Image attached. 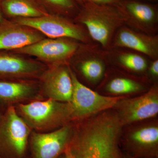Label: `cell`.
<instances>
[{
  "mask_svg": "<svg viewBox=\"0 0 158 158\" xmlns=\"http://www.w3.org/2000/svg\"><path fill=\"white\" fill-rule=\"evenodd\" d=\"M74 122L65 158H123V126L113 109Z\"/></svg>",
  "mask_w": 158,
  "mask_h": 158,
  "instance_id": "cell-1",
  "label": "cell"
},
{
  "mask_svg": "<svg viewBox=\"0 0 158 158\" xmlns=\"http://www.w3.org/2000/svg\"><path fill=\"white\" fill-rule=\"evenodd\" d=\"M14 106L20 117L35 131L48 132L74 121L71 103L46 99Z\"/></svg>",
  "mask_w": 158,
  "mask_h": 158,
  "instance_id": "cell-2",
  "label": "cell"
},
{
  "mask_svg": "<svg viewBox=\"0 0 158 158\" xmlns=\"http://www.w3.org/2000/svg\"><path fill=\"white\" fill-rule=\"evenodd\" d=\"M75 19L86 27L90 38L105 48L110 47L116 31L124 24L118 6L89 2H85L80 7Z\"/></svg>",
  "mask_w": 158,
  "mask_h": 158,
  "instance_id": "cell-3",
  "label": "cell"
},
{
  "mask_svg": "<svg viewBox=\"0 0 158 158\" xmlns=\"http://www.w3.org/2000/svg\"><path fill=\"white\" fill-rule=\"evenodd\" d=\"M32 130L14 106L6 107L0 120V158H23Z\"/></svg>",
  "mask_w": 158,
  "mask_h": 158,
  "instance_id": "cell-4",
  "label": "cell"
},
{
  "mask_svg": "<svg viewBox=\"0 0 158 158\" xmlns=\"http://www.w3.org/2000/svg\"><path fill=\"white\" fill-rule=\"evenodd\" d=\"M135 123L129 125L125 132L122 130L120 139L122 151L134 158H158L157 122Z\"/></svg>",
  "mask_w": 158,
  "mask_h": 158,
  "instance_id": "cell-5",
  "label": "cell"
},
{
  "mask_svg": "<svg viewBox=\"0 0 158 158\" xmlns=\"http://www.w3.org/2000/svg\"><path fill=\"white\" fill-rule=\"evenodd\" d=\"M11 20L35 29L48 38H69L84 43L90 41L88 32L81 27L59 15L49 13L40 17Z\"/></svg>",
  "mask_w": 158,
  "mask_h": 158,
  "instance_id": "cell-6",
  "label": "cell"
},
{
  "mask_svg": "<svg viewBox=\"0 0 158 158\" xmlns=\"http://www.w3.org/2000/svg\"><path fill=\"white\" fill-rule=\"evenodd\" d=\"M69 38H44L35 43L10 51L21 55L36 57L49 66L66 64L79 48V44Z\"/></svg>",
  "mask_w": 158,
  "mask_h": 158,
  "instance_id": "cell-7",
  "label": "cell"
},
{
  "mask_svg": "<svg viewBox=\"0 0 158 158\" xmlns=\"http://www.w3.org/2000/svg\"><path fill=\"white\" fill-rule=\"evenodd\" d=\"M70 73L73 83L71 103L73 108L74 121L113 109L118 101L125 97L101 95L82 84L71 69Z\"/></svg>",
  "mask_w": 158,
  "mask_h": 158,
  "instance_id": "cell-8",
  "label": "cell"
},
{
  "mask_svg": "<svg viewBox=\"0 0 158 158\" xmlns=\"http://www.w3.org/2000/svg\"><path fill=\"white\" fill-rule=\"evenodd\" d=\"M113 109L123 127L155 117L158 113L157 86L141 96L121 99Z\"/></svg>",
  "mask_w": 158,
  "mask_h": 158,
  "instance_id": "cell-9",
  "label": "cell"
},
{
  "mask_svg": "<svg viewBox=\"0 0 158 158\" xmlns=\"http://www.w3.org/2000/svg\"><path fill=\"white\" fill-rule=\"evenodd\" d=\"M141 0H123L118 7L124 24L135 31L156 35L158 29L157 5Z\"/></svg>",
  "mask_w": 158,
  "mask_h": 158,
  "instance_id": "cell-10",
  "label": "cell"
},
{
  "mask_svg": "<svg viewBox=\"0 0 158 158\" xmlns=\"http://www.w3.org/2000/svg\"><path fill=\"white\" fill-rule=\"evenodd\" d=\"M73 126L72 122L48 132L32 131L29 140L32 158H57L61 155L69 141Z\"/></svg>",
  "mask_w": 158,
  "mask_h": 158,
  "instance_id": "cell-11",
  "label": "cell"
},
{
  "mask_svg": "<svg viewBox=\"0 0 158 158\" xmlns=\"http://www.w3.org/2000/svg\"><path fill=\"white\" fill-rule=\"evenodd\" d=\"M67 64L49 66L39 77L40 93L44 98L71 103L73 83Z\"/></svg>",
  "mask_w": 158,
  "mask_h": 158,
  "instance_id": "cell-12",
  "label": "cell"
},
{
  "mask_svg": "<svg viewBox=\"0 0 158 158\" xmlns=\"http://www.w3.org/2000/svg\"><path fill=\"white\" fill-rule=\"evenodd\" d=\"M48 67L40 61L10 51H0V80H35Z\"/></svg>",
  "mask_w": 158,
  "mask_h": 158,
  "instance_id": "cell-13",
  "label": "cell"
},
{
  "mask_svg": "<svg viewBox=\"0 0 158 158\" xmlns=\"http://www.w3.org/2000/svg\"><path fill=\"white\" fill-rule=\"evenodd\" d=\"M110 47L130 49L154 60L158 59V36L144 34L123 26L116 31Z\"/></svg>",
  "mask_w": 158,
  "mask_h": 158,
  "instance_id": "cell-14",
  "label": "cell"
},
{
  "mask_svg": "<svg viewBox=\"0 0 158 158\" xmlns=\"http://www.w3.org/2000/svg\"><path fill=\"white\" fill-rule=\"evenodd\" d=\"M43 98L35 80H0V103L5 107Z\"/></svg>",
  "mask_w": 158,
  "mask_h": 158,
  "instance_id": "cell-15",
  "label": "cell"
},
{
  "mask_svg": "<svg viewBox=\"0 0 158 158\" xmlns=\"http://www.w3.org/2000/svg\"><path fill=\"white\" fill-rule=\"evenodd\" d=\"M45 38L35 29L6 19L0 23V51H13Z\"/></svg>",
  "mask_w": 158,
  "mask_h": 158,
  "instance_id": "cell-16",
  "label": "cell"
},
{
  "mask_svg": "<svg viewBox=\"0 0 158 158\" xmlns=\"http://www.w3.org/2000/svg\"><path fill=\"white\" fill-rule=\"evenodd\" d=\"M0 9L7 19L33 18L49 13L37 0H2Z\"/></svg>",
  "mask_w": 158,
  "mask_h": 158,
  "instance_id": "cell-17",
  "label": "cell"
},
{
  "mask_svg": "<svg viewBox=\"0 0 158 158\" xmlns=\"http://www.w3.org/2000/svg\"><path fill=\"white\" fill-rule=\"evenodd\" d=\"M78 67L82 75L91 83L100 81L105 73L104 62L99 56L85 58L79 63Z\"/></svg>",
  "mask_w": 158,
  "mask_h": 158,
  "instance_id": "cell-18",
  "label": "cell"
},
{
  "mask_svg": "<svg viewBox=\"0 0 158 158\" xmlns=\"http://www.w3.org/2000/svg\"><path fill=\"white\" fill-rule=\"evenodd\" d=\"M106 90L115 94L139 93L145 90V87L140 82L126 77H116L111 79L106 85Z\"/></svg>",
  "mask_w": 158,
  "mask_h": 158,
  "instance_id": "cell-19",
  "label": "cell"
},
{
  "mask_svg": "<svg viewBox=\"0 0 158 158\" xmlns=\"http://www.w3.org/2000/svg\"><path fill=\"white\" fill-rule=\"evenodd\" d=\"M50 14L76 16L80 7L74 0H37Z\"/></svg>",
  "mask_w": 158,
  "mask_h": 158,
  "instance_id": "cell-20",
  "label": "cell"
},
{
  "mask_svg": "<svg viewBox=\"0 0 158 158\" xmlns=\"http://www.w3.org/2000/svg\"><path fill=\"white\" fill-rule=\"evenodd\" d=\"M115 60L118 65L128 70L141 73L147 70L148 64L144 57L138 53L120 52L116 54Z\"/></svg>",
  "mask_w": 158,
  "mask_h": 158,
  "instance_id": "cell-21",
  "label": "cell"
},
{
  "mask_svg": "<svg viewBox=\"0 0 158 158\" xmlns=\"http://www.w3.org/2000/svg\"><path fill=\"white\" fill-rule=\"evenodd\" d=\"M83 1H84V2H89L97 4V5L118 6L123 0H83Z\"/></svg>",
  "mask_w": 158,
  "mask_h": 158,
  "instance_id": "cell-22",
  "label": "cell"
},
{
  "mask_svg": "<svg viewBox=\"0 0 158 158\" xmlns=\"http://www.w3.org/2000/svg\"><path fill=\"white\" fill-rule=\"evenodd\" d=\"M149 73L152 77L157 78L158 76V60L154 59L150 65Z\"/></svg>",
  "mask_w": 158,
  "mask_h": 158,
  "instance_id": "cell-23",
  "label": "cell"
},
{
  "mask_svg": "<svg viewBox=\"0 0 158 158\" xmlns=\"http://www.w3.org/2000/svg\"><path fill=\"white\" fill-rule=\"evenodd\" d=\"M6 108L0 103V120H1L2 116H3V113H4V111H5Z\"/></svg>",
  "mask_w": 158,
  "mask_h": 158,
  "instance_id": "cell-24",
  "label": "cell"
},
{
  "mask_svg": "<svg viewBox=\"0 0 158 158\" xmlns=\"http://www.w3.org/2000/svg\"><path fill=\"white\" fill-rule=\"evenodd\" d=\"M6 19L5 18L4 15L2 13V11H1V9H0V23H2L3 21L6 20Z\"/></svg>",
  "mask_w": 158,
  "mask_h": 158,
  "instance_id": "cell-25",
  "label": "cell"
},
{
  "mask_svg": "<svg viewBox=\"0 0 158 158\" xmlns=\"http://www.w3.org/2000/svg\"><path fill=\"white\" fill-rule=\"evenodd\" d=\"M80 7H81L84 4L83 0H74Z\"/></svg>",
  "mask_w": 158,
  "mask_h": 158,
  "instance_id": "cell-26",
  "label": "cell"
},
{
  "mask_svg": "<svg viewBox=\"0 0 158 158\" xmlns=\"http://www.w3.org/2000/svg\"><path fill=\"white\" fill-rule=\"evenodd\" d=\"M123 158H136L133 157L131 156L128 155L127 154L123 152Z\"/></svg>",
  "mask_w": 158,
  "mask_h": 158,
  "instance_id": "cell-27",
  "label": "cell"
},
{
  "mask_svg": "<svg viewBox=\"0 0 158 158\" xmlns=\"http://www.w3.org/2000/svg\"><path fill=\"white\" fill-rule=\"evenodd\" d=\"M57 158H65V155H64V153L63 154H62L61 155L59 156V157H58Z\"/></svg>",
  "mask_w": 158,
  "mask_h": 158,
  "instance_id": "cell-28",
  "label": "cell"
},
{
  "mask_svg": "<svg viewBox=\"0 0 158 158\" xmlns=\"http://www.w3.org/2000/svg\"><path fill=\"white\" fill-rule=\"evenodd\" d=\"M144 1H147V2H156L157 0H144Z\"/></svg>",
  "mask_w": 158,
  "mask_h": 158,
  "instance_id": "cell-29",
  "label": "cell"
},
{
  "mask_svg": "<svg viewBox=\"0 0 158 158\" xmlns=\"http://www.w3.org/2000/svg\"><path fill=\"white\" fill-rule=\"evenodd\" d=\"M2 1V0H0V1Z\"/></svg>",
  "mask_w": 158,
  "mask_h": 158,
  "instance_id": "cell-30",
  "label": "cell"
}]
</instances>
